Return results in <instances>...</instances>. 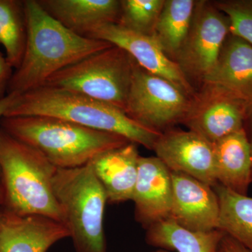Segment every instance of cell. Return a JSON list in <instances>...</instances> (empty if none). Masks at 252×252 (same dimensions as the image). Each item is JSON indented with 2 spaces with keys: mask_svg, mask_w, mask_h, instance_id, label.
<instances>
[{
  "mask_svg": "<svg viewBox=\"0 0 252 252\" xmlns=\"http://www.w3.org/2000/svg\"><path fill=\"white\" fill-rule=\"evenodd\" d=\"M137 144H128L104 152L90 162L110 204L132 200L140 159Z\"/></svg>",
  "mask_w": 252,
  "mask_h": 252,
  "instance_id": "cell-15",
  "label": "cell"
},
{
  "mask_svg": "<svg viewBox=\"0 0 252 252\" xmlns=\"http://www.w3.org/2000/svg\"><path fill=\"white\" fill-rule=\"evenodd\" d=\"M224 235L220 230L190 231L167 220L147 230L146 241L151 246L168 251L217 252Z\"/></svg>",
  "mask_w": 252,
  "mask_h": 252,
  "instance_id": "cell-19",
  "label": "cell"
},
{
  "mask_svg": "<svg viewBox=\"0 0 252 252\" xmlns=\"http://www.w3.org/2000/svg\"><path fill=\"white\" fill-rule=\"evenodd\" d=\"M134 62L126 51L113 45L61 69L44 86L84 94L125 112Z\"/></svg>",
  "mask_w": 252,
  "mask_h": 252,
  "instance_id": "cell-6",
  "label": "cell"
},
{
  "mask_svg": "<svg viewBox=\"0 0 252 252\" xmlns=\"http://www.w3.org/2000/svg\"><path fill=\"white\" fill-rule=\"evenodd\" d=\"M204 82L221 86L244 101L252 112V45L230 33Z\"/></svg>",
  "mask_w": 252,
  "mask_h": 252,
  "instance_id": "cell-16",
  "label": "cell"
},
{
  "mask_svg": "<svg viewBox=\"0 0 252 252\" xmlns=\"http://www.w3.org/2000/svg\"><path fill=\"white\" fill-rule=\"evenodd\" d=\"M0 129L39 151L58 169L83 166L130 142L125 137L46 116L2 117Z\"/></svg>",
  "mask_w": 252,
  "mask_h": 252,
  "instance_id": "cell-3",
  "label": "cell"
},
{
  "mask_svg": "<svg viewBox=\"0 0 252 252\" xmlns=\"http://www.w3.org/2000/svg\"><path fill=\"white\" fill-rule=\"evenodd\" d=\"M252 113L248 104L229 91L204 82L190 97L182 124L213 144L243 129Z\"/></svg>",
  "mask_w": 252,
  "mask_h": 252,
  "instance_id": "cell-9",
  "label": "cell"
},
{
  "mask_svg": "<svg viewBox=\"0 0 252 252\" xmlns=\"http://www.w3.org/2000/svg\"><path fill=\"white\" fill-rule=\"evenodd\" d=\"M230 33L229 18L213 1H195L188 35L174 61L195 91L215 67Z\"/></svg>",
  "mask_w": 252,
  "mask_h": 252,
  "instance_id": "cell-8",
  "label": "cell"
},
{
  "mask_svg": "<svg viewBox=\"0 0 252 252\" xmlns=\"http://www.w3.org/2000/svg\"><path fill=\"white\" fill-rule=\"evenodd\" d=\"M249 120L250 121V127H251V142L250 143V149H251V157H252V113L249 117Z\"/></svg>",
  "mask_w": 252,
  "mask_h": 252,
  "instance_id": "cell-28",
  "label": "cell"
},
{
  "mask_svg": "<svg viewBox=\"0 0 252 252\" xmlns=\"http://www.w3.org/2000/svg\"><path fill=\"white\" fill-rule=\"evenodd\" d=\"M132 201L135 220L146 230L171 215V172L158 157H140Z\"/></svg>",
  "mask_w": 252,
  "mask_h": 252,
  "instance_id": "cell-13",
  "label": "cell"
},
{
  "mask_svg": "<svg viewBox=\"0 0 252 252\" xmlns=\"http://www.w3.org/2000/svg\"><path fill=\"white\" fill-rule=\"evenodd\" d=\"M171 177L172 204L169 220L190 231L218 230L220 205L213 187L181 172H171Z\"/></svg>",
  "mask_w": 252,
  "mask_h": 252,
  "instance_id": "cell-12",
  "label": "cell"
},
{
  "mask_svg": "<svg viewBox=\"0 0 252 252\" xmlns=\"http://www.w3.org/2000/svg\"><path fill=\"white\" fill-rule=\"evenodd\" d=\"M212 146L218 184L236 193L248 195L252 183V157L245 129L220 139Z\"/></svg>",
  "mask_w": 252,
  "mask_h": 252,
  "instance_id": "cell-18",
  "label": "cell"
},
{
  "mask_svg": "<svg viewBox=\"0 0 252 252\" xmlns=\"http://www.w3.org/2000/svg\"><path fill=\"white\" fill-rule=\"evenodd\" d=\"M4 206V194H3L2 187L0 185V207Z\"/></svg>",
  "mask_w": 252,
  "mask_h": 252,
  "instance_id": "cell-29",
  "label": "cell"
},
{
  "mask_svg": "<svg viewBox=\"0 0 252 252\" xmlns=\"http://www.w3.org/2000/svg\"><path fill=\"white\" fill-rule=\"evenodd\" d=\"M28 36L24 1L0 0V44L14 69L22 61Z\"/></svg>",
  "mask_w": 252,
  "mask_h": 252,
  "instance_id": "cell-22",
  "label": "cell"
},
{
  "mask_svg": "<svg viewBox=\"0 0 252 252\" xmlns=\"http://www.w3.org/2000/svg\"><path fill=\"white\" fill-rule=\"evenodd\" d=\"M18 96L17 94H8L6 97L0 100V120L4 117L6 111L12 105ZM0 185H1V172H0Z\"/></svg>",
  "mask_w": 252,
  "mask_h": 252,
  "instance_id": "cell-27",
  "label": "cell"
},
{
  "mask_svg": "<svg viewBox=\"0 0 252 252\" xmlns=\"http://www.w3.org/2000/svg\"><path fill=\"white\" fill-rule=\"evenodd\" d=\"M195 4L194 0H165L154 37L172 61H175L188 35Z\"/></svg>",
  "mask_w": 252,
  "mask_h": 252,
  "instance_id": "cell-21",
  "label": "cell"
},
{
  "mask_svg": "<svg viewBox=\"0 0 252 252\" xmlns=\"http://www.w3.org/2000/svg\"><path fill=\"white\" fill-rule=\"evenodd\" d=\"M47 14L69 31L86 36L99 26L117 23L121 0H37Z\"/></svg>",
  "mask_w": 252,
  "mask_h": 252,
  "instance_id": "cell-17",
  "label": "cell"
},
{
  "mask_svg": "<svg viewBox=\"0 0 252 252\" xmlns=\"http://www.w3.org/2000/svg\"><path fill=\"white\" fill-rule=\"evenodd\" d=\"M154 152L171 172L186 174L212 187L218 184L213 146L195 132L176 127L164 131Z\"/></svg>",
  "mask_w": 252,
  "mask_h": 252,
  "instance_id": "cell-10",
  "label": "cell"
},
{
  "mask_svg": "<svg viewBox=\"0 0 252 252\" xmlns=\"http://www.w3.org/2000/svg\"><path fill=\"white\" fill-rule=\"evenodd\" d=\"M165 0H121L117 24L144 35H154Z\"/></svg>",
  "mask_w": 252,
  "mask_h": 252,
  "instance_id": "cell-23",
  "label": "cell"
},
{
  "mask_svg": "<svg viewBox=\"0 0 252 252\" xmlns=\"http://www.w3.org/2000/svg\"><path fill=\"white\" fill-rule=\"evenodd\" d=\"M13 69L6 56L0 51V100L7 96L9 83L14 72Z\"/></svg>",
  "mask_w": 252,
  "mask_h": 252,
  "instance_id": "cell-25",
  "label": "cell"
},
{
  "mask_svg": "<svg viewBox=\"0 0 252 252\" xmlns=\"http://www.w3.org/2000/svg\"><path fill=\"white\" fill-rule=\"evenodd\" d=\"M86 37L107 41L122 48L143 69L170 81L189 97L195 94V89L177 63L167 57L154 36L129 31L117 23H109L95 28Z\"/></svg>",
  "mask_w": 252,
  "mask_h": 252,
  "instance_id": "cell-11",
  "label": "cell"
},
{
  "mask_svg": "<svg viewBox=\"0 0 252 252\" xmlns=\"http://www.w3.org/2000/svg\"><path fill=\"white\" fill-rule=\"evenodd\" d=\"M220 205L218 230L252 252V198L217 184Z\"/></svg>",
  "mask_w": 252,
  "mask_h": 252,
  "instance_id": "cell-20",
  "label": "cell"
},
{
  "mask_svg": "<svg viewBox=\"0 0 252 252\" xmlns=\"http://www.w3.org/2000/svg\"><path fill=\"white\" fill-rule=\"evenodd\" d=\"M220 248L223 252H252L245 248L241 244L237 242L234 239L225 235L222 239Z\"/></svg>",
  "mask_w": 252,
  "mask_h": 252,
  "instance_id": "cell-26",
  "label": "cell"
},
{
  "mask_svg": "<svg viewBox=\"0 0 252 252\" xmlns=\"http://www.w3.org/2000/svg\"><path fill=\"white\" fill-rule=\"evenodd\" d=\"M217 252H223V250H221V249H220H220H219V250L218 251H217Z\"/></svg>",
  "mask_w": 252,
  "mask_h": 252,
  "instance_id": "cell-31",
  "label": "cell"
},
{
  "mask_svg": "<svg viewBox=\"0 0 252 252\" xmlns=\"http://www.w3.org/2000/svg\"><path fill=\"white\" fill-rule=\"evenodd\" d=\"M66 238H70V234L63 222L0 210V252H46Z\"/></svg>",
  "mask_w": 252,
  "mask_h": 252,
  "instance_id": "cell-14",
  "label": "cell"
},
{
  "mask_svg": "<svg viewBox=\"0 0 252 252\" xmlns=\"http://www.w3.org/2000/svg\"><path fill=\"white\" fill-rule=\"evenodd\" d=\"M52 185L76 251L107 252L103 228L107 195L91 162L57 169Z\"/></svg>",
  "mask_w": 252,
  "mask_h": 252,
  "instance_id": "cell-5",
  "label": "cell"
},
{
  "mask_svg": "<svg viewBox=\"0 0 252 252\" xmlns=\"http://www.w3.org/2000/svg\"><path fill=\"white\" fill-rule=\"evenodd\" d=\"M57 169L39 151L0 129V172L5 210L20 216L39 215L63 223L62 211L53 190Z\"/></svg>",
  "mask_w": 252,
  "mask_h": 252,
  "instance_id": "cell-4",
  "label": "cell"
},
{
  "mask_svg": "<svg viewBox=\"0 0 252 252\" xmlns=\"http://www.w3.org/2000/svg\"><path fill=\"white\" fill-rule=\"evenodd\" d=\"M230 21V32L252 45V0L213 1Z\"/></svg>",
  "mask_w": 252,
  "mask_h": 252,
  "instance_id": "cell-24",
  "label": "cell"
},
{
  "mask_svg": "<svg viewBox=\"0 0 252 252\" xmlns=\"http://www.w3.org/2000/svg\"><path fill=\"white\" fill-rule=\"evenodd\" d=\"M190 99L178 86L134 62L125 109L132 120L151 130L164 132L182 124Z\"/></svg>",
  "mask_w": 252,
  "mask_h": 252,
  "instance_id": "cell-7",
  "label": "cell"
},
{
  "mask_svg": "<svg viewBox=\"0 0 252 252\" xmlns=\"http://www.w3.org/2000/svg\"><path fill=\"white\" fill-rule=\"evenodd\" d=\"M26 116L64 119L88 128L117 134L152 151L161 134L140 125L115 106L46 86L18 95L4 117Z\"/></svg>",
  "mask_w": 252,
  "mask_h": 252,
  "instance_id": "cell-2",
  "label": "cell"
},
{
  "mask_svg": "<svg viewBox=\"0 0 252 252\" xmlns=\"http://www.w3.org/2000/svg\"><path fill=\"white\" fill-rule=\"evenodd\" d=\"M154 252H170L168 251V250H162V249H159L158 250H157V251H156Z\"/></svg>",
  "mask_w": 252,
  "mask_h": 252,
  "instance_id": "cell-30",
  "label": "cell"
},
{
  "mask_svg": "<svg viewBox=\"0 0 252 252\" xmlns=\"http://www.w3.org/2000/svg\"><path fill=\"white\" fill-rule=\"evenodd\" d=\"M27 19L26 49L14 71L8 94H26L44 86L61 69L107 49V41L79 35L51 17L37 0H24Z\"/></svg>",
  "mask_w": 252,
  "mask_h": 252,
  "instance_id": "cell-1",
  "label": "cell"
}]
</instances>
